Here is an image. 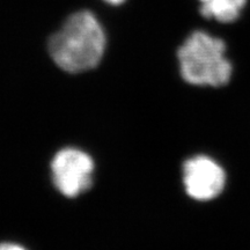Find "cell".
I'll return each instance as SVG.
<instances>
[{
  "label": "cell",
  "mask_w": 250,
  "mask_h": 250,
  "mask_svg": "<svg viewBox=\"0 0 250 250\" xmlns=\"http://www.w3.org/2000/svg\"><path fill=\"white\" fill-rule=\"evenodd\" d=\"M105 49L103 28L90 12L71 15L49 41V52L62 70L78 73L92 70L101 62Z\"/></svg>",
  "instance_id": "cell-1"
},
{
  "label": "cell",
  "mask_w": 250,
  "mask_h": 250,
  "mask_svg": "<svg viewBox=\"0 0 250 250\" xmlns=\"http://www.w3.org/2000/svg\"><path fill=\"white\" fill-rule=\"evenodd\" d=\"M183 182L191 198L208 202L219 196L226 183V174L220 165L204 155L193 156L183 166Z\"/></svg>",
  "instance_id": "cell-4"
},
{
  "label": "cell",
  "mask_w": 250,
  "mask_h": 250,
  "mask_svg": "<svg viewBox=\"0 0 250 250\" xmlns=\"http://www.w3.org/2000/svg\"><path fill=\"white\" fill-rule=\"evenodd\" d=\"M105 1L110 2V4H112V5H120L124 1V0H105Z\"/></svg>",
  "instance_id": "cell-7"
},
{
  "label": "cell",
  "mask_w": 250,
  "mask_h": 250,
  "mask_svg": "<svg viewBox=\"0 0 250 250\" xmlns=\"http://www.w3.org/2000/svg\"><path fill=\"white\" fill-rule=\"evenodd\" d=\"M225 51L223 40L205 31H193L177 52L183 79L196 86L226 85L232 77V64Z\"/></svg>",
  "instance_id": "cell-2"
},
{
  "label": "cell",
  "mask_w": 250,
  "mask_h": 250,
  "mask_svg": "<svg viewBox=\"0 0 250 250\" xmlns=\"http://www.w3.org/2000/svg\"><path fill=\"white\" fill-rule=\"evenodd\" d=\"M51 171L59 191L66 197H77L92 184L94 162L80 149L64 148L55 155Z\"/></svg>",
  "instance_id": "cell-3"
},
{
  "label": "cell",
  "mask_w": 250,
  "mask_h": 250,
  "mask_svg": "<svg viewBox=\"0 0 250 250\" xmlns=\"http://www.w3.org/2000/svg\"><path fill=\"white\" fill-rule=\"evenodd\" d=\"M0 250H26L23 247L15 243H0Z\"/></svg>",
  "instance_id": "cell-6"
},
{
  "label": "cell",
  "mask_w": 250,
  "mask_h": 250,
  "mask_svg": "<svg viewBox=\"0 0 250 250\" xmlns=\"http://www.w3.org/2000/svg\"><path fill=\"white\" fill-rule=\"evenodd\" d=\"M201 14L218 22L230 23L241 14L247 0H199Z\"/></svg>",
  "instance_id": "cell-5"
}]
</instances>
